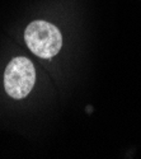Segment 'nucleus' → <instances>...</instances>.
Returning <instances> with one entry per match:
<instances>
[{"label": "nucleus", "mask_w": 141, "mask_h": 159, "mask_svg": "<svg viewBox=\"0 0 141 159\" xmlns=\"http://www.w3.org/2000/svg\"><path fill=\"white\" fill-rule=\"evenodd\" d=\"M24 41L36 56L51 59L61 50L62 36L56 25L45 20H34L25 28Z\"/></svg>", "instance_id": "f257e3e1"}, {"label": "nucleus", "mask_w": 141, "mask_h": 159, "mask_svg": "<svg viewBox=\"0 0 141 159\" xmlns=\"http://www.w3.org/2000/svg\"><path fill=\"white\" fill-rule=\"evenodd\" d=\"M36 83V70L27 57H14L5 68L4 88L9 97L22 99L27 97Z\"/></svg>", "instance_id": "f03ea898"}]
</instances>
